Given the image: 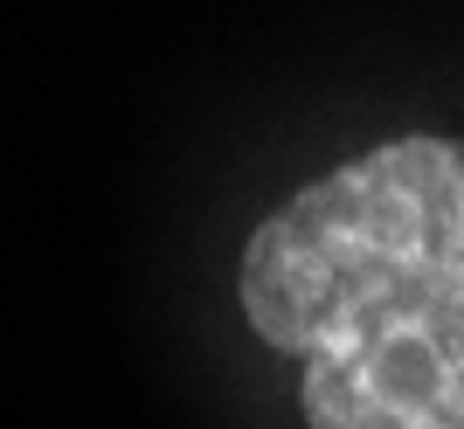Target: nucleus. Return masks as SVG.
<instances>
[{"label":"nucleus","instance_id":"1","mask_svg":"<svg viewBox=\"0 0 464 429\" xmlns=\"http://www.w3.org/2000/svg\"><path fill=\"white\" fill-rule=\"evenodd\" d=\"M236 298L312 429H464V138H388L298 187Z\"/></svg>","mask_w":464,"mask_h":429}]
</instances>
